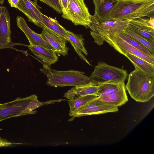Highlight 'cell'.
<instances>
[{
    "label": "cell",
    "instance_id": "24",
    "mask_svg": "<svg viewBox=\"0 0 154 154\" xmlns=\"http://www.w3.org/2000/svg\"><path fill=\"white\" fill-rule=\"evenodd\" d=\"M118 35L124 41L132 46L146 53L154 55L143 45L129 35L125 33Z\"/></svg>",
    "mask_w": 154,
    "mask_h": 154
},
{
    "label": "cell",
    "instance_id": "32",
    "mask_svg": "<svg viewBox=\"0 0 154 154\" xmlns=\"http://www.w3.org/2000/svg\"><path fill=\"white\" fill-rule=\"evenodd\" d=\"M39 0V1H40L43 3H45L46 4V2L45 1V0Z\"/></svg>",
    "mask_w": 154,
    "mask_h": 154
},
{
    "label": "cell",
    "instance_id": "17",
    "mask_svg": "<svg viewBox=\"0 0 154 154\" xmlns=\"http://www.w3.org/2000/svg\"><path fill=\"white\" fill-rule=\"evenodd\" d=\"M33 54L46 64L51 66L52 64L57 61L58 57L57 53L53 50L42 47L29 45H26Z\"/></svg>",
    "mask_w": 154,
    "mask_h": 154
},
{
    "label": "cell",
    "instance_id": "30",
    "mask_svg": "<svg viewBox=\"0 0 154 154\" xmlns=\"http://www.w3.org/2000/svg\"><path fill=\"white\" fill-rule=\"evenodd\" d=\"M3 146H8L6 144L2 143H0V147Z\"/></svg>",
    "mask_w": 154,
    "mask_h": 154
},
{
    "label": "cell",
    "instance_id": "8",
    "mask_svg": "<svg viewBox=\"0 0 154 154\" xmlns=\"http://www.w3.org/2000/svg\"><path fill=\"white\" fill-rule=\"evenodd\" d=\"M91 16L84 0H68L67 13L65 19L71 21L75 25H81L89 28Z\"/></svg>",
    "mask_w": 154,
    "mask_h": 154
},
{
    "label": "cell",
    "instance_id": "9",
    "mask_svg": "<svg viewBox=\"0 0 154 154\" xmlns=\"http://www.w3.org/2000/svg\"><path fill=\"white\" fill-rule=\"evenodd\" d=\"M103 41H105L122 54L124 52H126L154 64V55L146 53L132 46L121 38L118 34L107 37Z\"/></svg>",
    "mask_w": 154,
    "mask_h": 154
},
{
    "label": "cell",
    "instance_id": "21",
    "mask_svg": "<svg viewBox=\"0 0 154 154\" xmlns=\"http://www.w3.org/2000/svg\"><path fill=\"white\" fill-rule=\"evenodd\" d=\"M97 97L94 95H88L80 97L73 100H69V101L70 108L69 115L71 116L76 111L90 101L97 98Z\"/></svg>",
    "mask_w": 154,
    "mask_h": 154
},
{
    "label": "cell",
    "instance_id": "1",
    "mask_svg": "<svg viewBox=\"0 0 154 154\" xmlns=\"http://www.w3.org/2000/svg\"><path fill=\"white\" fill-rule=\"evenodd\" d=\"M154 17V0H117L108 20Z\"/></svg>",
    "mask_w": 154,
    "mask_h": 154
},
{
    "label": "cell",
    "instance_id": "11",
    "mask_svg": "<svg viewBox=\"0 0 154 154\" xmlns=\"http://www.w3.org/2000/svg\"><path fill=\"white\" fill-rule=\"evenodd\" d=\"M127 29L154 43V17L131 20Z\"/></svg>",
    "mask_w": 154,
    "mask_h": 154
},
{
    "label": "cell",
    "instance_id": "13",
    "mask_svg": "<svg viewBox=\"0 0 154 154\" xmlns=\"http://www.w3.org/2000/svg\"><path fill=\"white\" fill-rule=\"evenodd\" d=\"M42 38L47 41L54 49L58 55L65 56L68 54L69 48L66 45L67 41L51 30L42 28L40 34Z\"/></svg>",
    "mask_w": 154,
    "mask_h": 154
},
{
    "label": "cell",
    "instance_id": "16",
    "mask_svg": "<svg viewBox=\"0 0 154 154\" xmlns=\"http://www.w3.org/2000/svg\"><path fill=\"white\" fill-rule=\"evenodd\" d=\"M10 16L5 7L0 6V44L11 43Z\"/></svg>",
    "mask_w": 154,
    "mask_h": 154
},
{
    "label": "cell",
    "instance_id": "23",
    "mask_svg": "<svg viewBox=\"0 0 154 154\" xmlns=\"http://www.w3.org/2000/svg\"><path fill=\"white\" fill-rule=\"evenodd\" d=\"M124 33L135 39L147 48L152 54H154V43L127 28Z\"/></svg>",
    "mask_w": 154,
    "mask_h": 154
},
{
    "label": "cell",
    "instance_id": "4",
    "mask_svg": "<svg viewBox=\"0 0 154 154\" xmlns=\"http://www.w3.org/2000/svg\"><path fill=\"white\" fill-rule=\"evenodd\" d=\"M130 20L102 21L91 15L89 28L91 30V35L95 42L100 45L107 37L115 34L124 33Z\"/></svg>",
    "mask_w": 154,
    "mask_h": 154
},
{
    "label": "cell",
    "instance_id": "7",
    "mask_svg": "<svg viewBox=\"0 0 154 154\" xmlns=\"http://www.w3.org/2000/svg\"><path fill=\"white\" fill-rule=\"evenodd\" d=\"M37 96L32 94L24 98L18 97L11 101L0 104V122L13 117L36 113L29 107L30 102Z\"/></svg>",
    "mask_w": 154,
    "mask_h": 154
},
{
    "label": "cell",
    "instance_id": "12",
    "mask_svg": "<svg viewBox=\"0 0 154 154\" xmlns=\"http://www.w3.org/2000/svg\"><path fill=\"white\" fill-rule=\"evenodd\" d=\"M16 21L17 26L25 34L30 45L40 46L55 51L54 49L40 34L36 33L29 27L23 18L17 16Z\"/></svg>",
    "mask_w": 154,
    "mask_h": 154
},
{
    "label": "cell",
    "instance_id": "31",
    "mask_svg": "<svg viewBox=\"0 0 154 154\" xmlns=\"http://www.w3.org/2000/svg\"><path fill=\"white\" fill-rule=\"evenodd\" d=\"M5 0H0V4L2 5L4 3Z\"/></svg>",
    "mask_w": 154,
    "mask_h": 154
},
{
    "label": "cell",
    "instance_id": "20",
    "mask_svg": "<svg viewBox=\"0 0 154 154\" xmlns=\"http://www.w3.org/2000/svg\"><path fill=\"white\" fill-rule=\"evenodd\" d=\"M133 64L144 72L154 76V64L126 52L123 53Z\"/></svg>",
    "mask_w": 154,
    "mask_h": 154
},
{
    "label": "cell",
    "instance_id": "25",
    "mask_svg": "<svg viewBox=\"0 0 154 154\" xmlns=\"http://www.w3.org/2000/svg\"><path fill=\"white\" fill-rule=\"evenodd\" d=\"M46 4L53 8L57 12L62 13L59 0H45Z\"/></svg>",
    "mask_w": 154,
    "mask_h": 154
},
{
    "label": "cell",
    "instance_id": "28",
    "mask_svg": "<svg viewBox=\"0 0 154 154\" xmlns=\"http://www.w3.org/2000/svg\"><path fill=\"white\" fill-rule=\"evenodd\" d=\"M20 0H9L8 2L11 7L16 8Z\"/></svg>",
    "mask_w": 154,
    "mask_h": 154
},
{
    "label": "cell",
    "instance_id": "10",
    "mask_svg": "<svg viewBox=\"0 0 154 154\" xmlns=\"http://www.w3.org/2000/svg\"><path fill=\"white\" fill-rule=\"evenodd\" d=\"M97 98L90 101L75 112L72 116L70 121L76 117L116 112L118 111V107L104 103Z\"/></svg>",
    "mask_w": 154,
    "mask_h": 154
},
{
    "label": "cell",
    "instance_id": "18",
    "mask_svg": "<svg viewBox=\"0 0 154 154\" xmlns=\"http://www.w3.org/2000/svg\"><path fill=\"white\" fill-rule=\"evenodd\" d=\"M117 1V0H93L95 10L93 16L101 20H108Z\"/></svg>",
    "mask_w": 154,
    "mask_h": 154
},
{
    "label": "cell",
    "instance_id": "15",
    "mask_svg": "<svg viewBox=\"0 0 154 154\" xmlns=\"http://www.w3.org/2000/svg\"><path fill=\"white\" fill-rule=\"evenodd\" d=\"M99 91V85H94L91 82L87 84L74 87L65 93L64 97L69 100L88 95L98 97Z\"/></svg>",
    "mask_w": 154,
    "mask_h": 154
},
{
    "label": "cell",
    "instance_id": "27",
    "mask_svg": "<svg viewBox=\"0 0 154 154\" xmlns=\"http://www.w3.org/2000/svg\"><path fill=\"white\" fill-rule=\"evenodd\" d=\"M19 45H23L20 43H14L12 42L7 44H0V49L5 48H10L13 49L14 50H16V51H19L14 47L15 46Z\"/></svg>",
    "mask_w": 154,
    "mask_h": 154
},
{
    "label": "cell",
    "instance_id": "14",
    "mask_svg": "<svg viewBox=\"0 0 154 154\" xmlns=\"http://www.w3.org/2000/svg\"><path fill=\"white\" fill-rule=\"evenodd\" d=\"M27 17L28 20L36 25L41 21L42 13L36 4L30 0H20L16 8Z\"/></svg>",
    "mask_w": 154,
    "mask_h": 154
},
{
    "label": "cell",
    "instance_id": "2",
    "mask_svg": "<svg viewBox=\"0 0 154 154\" xmlns=\"http://www.w3.org/2000/svg\"><path fill=\"white\" fill-rule=\"evenodd\" d=\"M129 75L126 88L132 98L137 102L149 101L154 95V76L134 66Z\"/></svg>",
    "mask_w": 154,
    "mask_h": 154
},
{
    "label": "cell",
    "instance_id": "29",
    "mask_svg": "<svg viewBox=\"0 0 154 154\" xmlns=\"http://www.w3.org/2000/svg\"><path fill=\"white\" fill-rule=\"evenodd\" d=\"M0 143H4L7 144L8 146H12L13 144H15L14 143H11L8 141L7 140L3 139L0 137Z\"/></svg>",
    "mask_w": 154,
    "mask_h": 154
},
{
    "label": "cell",
    "instance_id": "3",
    "mask_svg": "<svg viewBox=\"0 0 154 154\" xmlns=\"http://www.w3.org/2000/svg\"><path fill=\"white\" fill-rule=\"evenodd\" d=\"M40 70L47 77V85L55 87H76L91 82L89 77L85 75L83 72L79 71H58L51 69L45 64Z\"/></svg>",
    "mask_w": 154,
    "mask_h": 154
},
{
    "label": "cell",
    "instance_id": "22",
    "mask_svg": "<svg viewBox=\"0 0 154 154\" xmlns=\"http://www.w3.org/2000/svg\"><path fill=\"white\" fill-rule=\"evenodd\" d=\"M67 37L69 41L73 43L79 48L80 50L86 55H88L87 51L84 46L83 38L81 35L75 34L67 30Z\"/></svg>",
    "mask_w": 154,
    "mask_h": 154
},
{
    "label": "cell",
    "instance_id": "26",
    "mask_svg": "<svg viewBox=\"0 0 154 154\" xmlns=\"http://www.w3.org/2000/svg\"><path fill=\"white\" fill-rule=\"evenodd\" d=\"M63 14L62 17L65 19L67 13L68 0H59Z\"/></svg>",
    "mask_w": 154,
    "mask_h": 154
},
{
    "label": "cell",
    "instance_id": "5",
    "mask_svg": "<svg viewBox=\"0 0 154 154\" xmlns=\"http://www.w3.org/2000/svg\"><path fill=\"white\" fill-rule=\"evenodd\" d=\"M128 75L126 70L110 65L100 61L95 66L89 77L91 82L95 85L125 82Z\"/></svg>",
    "mask_w": 154,
    "mask_h": 154
},
{
    "label": "cell",
    "instance_id": "19",
    "mask_svg": "<svg viewBox=\"0 0 154 154\" xmlns=\"http://www.w3.org/2000/svg\"><path fill=\"white\" fill-rule=\"evenodd\" d=\"M41 17V21L38 23L36 25L37 26L51 30L65 39L67 42H69L67 37V30L60 25L57 20L42 13Z\"/></svg>",
    "mask_w": 154,
    "mask_h": 154
},
{
    "label": "cell",
    "instance_id": "6",
    "mask_svg": "<svg viewBox=\"0 0 154 154\" xmlns=\"http://www.w3.org/2000/svg\"><path fill=\"white\" fill-rule=\"evenodd\" d=\"M99 86L97 99L107 104L117 107L128 100L125 82L101 84Z\"/></svg>",
    "mask_w": 154,
    "mask_h": 154
}]
</instances>
